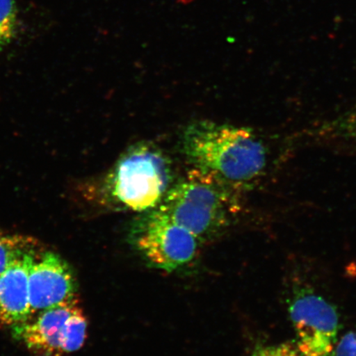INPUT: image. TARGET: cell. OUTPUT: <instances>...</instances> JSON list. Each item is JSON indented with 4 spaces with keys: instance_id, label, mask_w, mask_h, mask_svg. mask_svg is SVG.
I'll return each instance as SVG.
<instances>
[{
    "instance_id": "cell-1",
    "label": "cell",
    "mask_w": 356,
    "mask_h": 356,
    "mask_svg": "<svg viewBox=\"0 0 356 356\" xmlns=\"http://www.w3.org/2000/svg\"><path fill=\"white\" fill-rule=\"evenodd\" d=\"M186 155L194 168L210 173L239 191L252 185L266 167V146L251 129L199 122L186 129Z\"/></svg>"
},
{
    "instance_id": "cell-2",
    "label": "cell",
    "mask_w": 356,
    "mask_h": 356,
    "mask_svg": "<svg viewBox=\"0 0 356 356\" xmlns=\"http://www.w3.org/2000/svg\"><path fill=\"white\" fill-rule=\"evenodd\" d=\"M171 163L157 147L133 145L95 185L83 190L86 195L124 210L149 211L162 202L172 184Z\"/></svg>"
},
{
    "instance_id": "cell-3",
    "label": "cell",
    "mask_w": 356,
    "mask_h": 356,
    "mask_svg": "<svg viewBox=\"0 0 356 356\" xmlns=\"http://www.w3.org/2000/svg\"><path fill=\"white\" fill-rule=\"evenodd\" d=\"M239 191L220 178L193 168L171 186L156 208L204 243L231 225L241 207Z\"/></svg>"
},
{
    "instance_id": "cell-4",
    "label": "cell",
    "mask_w": 356,
    "mask_h": 356,
    "mask_svg": "<svg viewBox=\"0 0 356 356\" xmlns=\"http://www.w3.org/2000/svg\"><path fill=\"white\" fill-rule=\"evenodd\" d=\"M130 239L147 264L168 273L193 262L202 243L157 208L147 211L134 225Z\"/></svg>"
},
{
    "instance_id": "cell-5",
    "label": "cell",
    "mask_w": 356,
    "mask_h": 356,
    "mask_svg": "<svg viewBox=\"0 0 356 356\" xmlns=\"http://www.w3.org/2000/svg\"><path fill=\"white\" fill-rule=\"evenodd\" d=\"M296 346L304 356H332L339 332V316L321 296L302 289L289 307Z\"/></svg>"
},
{
    "instance_id": "cell-6",
    "label": "cell",
    "mask_w": 356,
    "mask_h": 356,
    "mask_svg": "<svg viewBox=\"0 0 356 356\" xmlns=\"http://www.w3.org/2000/svg\"><path fill=\"white\" fill-rule=\"evenodd\" d=\"M29 300L32 315L77 300V283L72 270L61 257L44 252L35 259L29 274Z\"/></svg>"
},
{
    "instance_id": "cell-7",
    "label": "cell",
    "mask_w": 356,
    "mask_h": 356,
    "mask_svg": "<svg viewBox=\"0 0 356 356\" xmlns=\"http://www.w3.org/2000/svg\"><path fill=\"white\" fill-rule=\"evenodd\" d=\"M34 246L22 249L13 258L6 270L0 275V326L20 327L29 321V274L37 258Z\"/></svg>"
},
{
    "instance_id": "cell-8",
    "label": "cell",
    "mask_w": 356,
    "mask_h": 356,
    "mask_svg": "<svg viewBox=\"0 0 356 356\" xmlns=\"http://www.w3.org/2000/svg\"><path fill=\"white\" fill-rule=\"evenodd\" d=\"M77 306L79 301L75 300L39 312L34 321L26 322L20 327L13 328V334L35 355L62 356V331L67 319Z\"/></svg>"
},
{
    "instance_id": "cell-9",
    "label": "cell",
    "mask_w": 356,
    "mask_h": 356,
    "mask_svg": "<svg viewBox=\"0 0 356 356\" xmlns=\"http://www.w3.org/2000/svg\"><path fill=\"white\" fill-rule=\"evenodd\" d=\"M311 136L356 149V106L330 121L319 124L311 131Z\"/></svg>"
},
{
    "instance_id": "cell-10",
    "label": "cell",
    "mask_w": 356,
    "mask_h": 356,
    "mask_svg": "<svg viewBox=\"0 0 356 356\" xmlns=\"http://www.w3.org/2000/svg\"><path fill=\"white\" fill-rule=\"evenodd\" d=\"M87 320L83 311L77 306L65 324L60 338L63 355L74 353L81 348L87 337Z\"/></svg>"
},
{
    "instance_id": "cell-11",
    "label": "cell",
    "mask_w": 356,
    "mask_h": 356,
    "mask_svg": "<svg viewBox=\"0 0 356 356\" xmlns=\"http://www.w3.org/2000/svg\"><path fill=\"white\" fill-rule=\"evenodd\" d=\"M15 0H0V51L16 38L19 28Z\"/></svg>"
},
{
    "instance_id": "cell-12",
    "label": "cell",
    "mask_w": 356,
    "mask_h": 356,
    "mask_svg": "<svg viewBox=\"0 0 356 356\" xmlns=\"http://www.w3.org/2000/svg\"><path fill=\"white\" fill-rule=\"evenodd\" d=\"M33 244V239L21 236H7L0 232V275L4 273L17 252Z\"/></svg>"
},
{
    "instance_id": "cell-13",
    "label": "cell",
    "mask_w": 356,
    "mask_h": 356,
    "mask_svg": "<svg viewBox=\"0 0 356 356\" xmlns=\"http://www.w3.org/2000/svg\"><path fill=\"white\" fill-rule=\"evenodd\" d=\"M252 356H304L296 346L289 343L257 344Z\"/></svg>"
},
{
    "instance_id": "cell-14",
    "label": "cell",
    "mask_w": 356,
    "mask_h": 356,
    "mask_svg": "<svg viewBox=\"0 0 356 356\" xmlns=\"http://www.w3.org/2000/svg\"><path fill=\"white\" fill-rule=\"evenodd\" d=\"M336 356H356V331L347 332L337 341Z\"/></svg>"
}]
</instances>
